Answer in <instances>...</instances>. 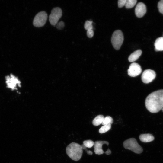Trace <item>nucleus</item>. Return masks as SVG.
<instances>
[{"mask_svg": "<svg viewBox=\"0 0 163 163\" xmlns=\"http://www.w3.org/2000/svg\"><path fill=\"white\" fill-rule=\"evenodd\" d=\"M145 105L150 112L156 113L163 108V89L155 91L147 97Z\"/></svg>", "mask_w": 163, "mask_h": 163, "instance_id": "nucleus-1", "label": "nucleus"}, {"mask_svg": "<svg viewBox=\"0 0 163 163\" xmlns=\"http://www.w3.org/2000/svg\"><path fill=\"white\" fill-rule=\"evenodd\" d=\"M66 152L67 155L72 159L76 161L81 158L83 153V149L81 145L73 142L67 146Z\"/></svg>", "mask_w": 163, "mask_h": 163, "instance_id": "nucleus-2", "label": "nucleus"}, {"mask_svg": "<svg viewBox=\"0 0 163 163\" xmlns=\"http://www.w3.org/2000/svg\"><path fill=\"white\" fill-rule=\"evenodd\" d=\"M123 146L125 149L130 150L137 154H140L143 151L142 148L134 138H129L124 141Z\"/></svg>", "mask_w": 163, "mask_h": 163, "instance_id": "nucleus-3", "label": "nucleus"}, {"mask_svg": "<svg viewBox=\"0 0 163 163\" xmlns=\"http://www.w3.org/2000/svg\"><path fill=\"white\" fill-rule=\"evenodd\" d=\"M123 40V35L121 31L117 30L113 33L111 38V42L113 47L116 50H119L120 48Z\"/></svg>", "mask_w": 163, "mask_h": 163, "instance_id": "nucleus-4", "label": "nucleus"}, {"mask_svg": "<svg viewBox=\"0 0 163 163\" xmlns=\"http://www.w3.org/2000/svg\"><path fill=\"white\" fill-rule=\"evenodd\" d=\"M5 78L7 87L11 89L12 90H17V86L18 87H21L20 81L17 77L12 74L6 76Z\"/></svg>", "mask_w": 163, "mask_h": 163, "instance_id": "nucleus-5", "label": "nucleus"}, {"mask_svg": "<svg viewBox=\"0 0 163 163\" xmlns=\"http://www.w3.org/2000/svg\"><path fill=\"white\" fill-rule=\"evenodd\" d=\"M47 18L46 13L41 11L36 14L33 21V24L35 27H40L43 26L46 23Z\"/></svg>", "mask_w": 163, "mask_h": 163, "instance_id": "nucleus-6", "label": "nucleus"}, {"mask_svg": "<svg viewBox=\"0 0 163 163\" xmlns=\"http://www.w3.org/2000/svg\"><path fill=\"white\" fill-rule=\"evenodd\" d=\"M62 14V10L60 8L55 7L53 8L49 17V21L51 24L53 25L56 24Z\"/></svg>", "mask_w": 163, "mask_h": 163, "instance_id": "nucleus-7", "label": "nucleus"}, {"mask_svg": "<svg viewBox=\"0 0 163 163\" xmlns=\"http://www.w3.org/2000/svg\"><path fill=\"white\" fill-rule=\"evenodd\" d=\"M156 76V73L154 70L150 69H146L142 74V80L144 83H149L155 78Z\"/></svg>", "mask_w": 163, "mask_h": 163, "instance_id": "nucleus-8", "label": "nucleus"}, {"mask_svg": "<svg viewBox=\"0 0 163 163\" xmlns=\"http://www.w3.org/2000/svg\"><path fill=\"white\" fill-rule=\"evenodd\" d=\"M142 72L140 66L137 63L133 62L129 66L128 70V75L132 77H135L139 75Z\"/></svg>", "mask_w": 163, "mask_h": 163, "instance_id": "nucleus-9", "label": "nucleus"}, {"mask_svg": "<svg viewBox=\"0 0 163 163\" xmlns=\"http://www.w3.org/2000/svg\"><path fill=\"white\" fill-rule=\"evenodd\" d=\"M135 11V14L137 17L138 18L142 17L146 12L145 5L142 2L138 3L136 7Z\"/></svg>", "mask_w": 163, "mask_h": 163, "instance_id": "nucleus-10", "label": "nucleus"}, {"mask_svg": "<svg viewBox=\"0 0 163 163\" xmlns=\"http://www.w3.org/2000/svg\"><path fill=\"white\" fill-rule=\"evenodd\" d=\"M104 144L108 145L109 142L105 141H97L94 142V151L95 154L100 155L105 153L102 149V145Z\"/></svg>", "mask_w": 163, "mask_h": 163, "instance_id": "nucleus-11", "label": "nucleus"}, {"mask_svg": "<svg viewBox=\"0 0 163 163\" xmlns=\"http://www.w3.org/2000/svg\"><path fill=\"white\" fill-rule=\"evenodd\" d=\"M139 139L143 142H148L153 141L154 139V137L150 134H143L139 136Z\"/></svg>", "mask_w": 163, "mask_h": 163, "instance_id": "nucleus-12", "label": "nucleus"}, {"mask_svg": "<svg viewBox=\"0 0 163 163\" xmlns=\"http://www.w3.org/2000/svg\"><path fill=\"white\" fill-rule=\"evenodd\" d=\"M142 53L141 50H138L132 53L129 56L128 60L129 62H132L136 61L138 59Z\"/></svg>", "mask_w": 163, "mask_h": 163, "instance_id": "nucleus-13", "label": "nucleus"}, {"mask_svg": "<svg viewBox=\"0 0 163 163\" xmlns=\"http://www.w3.org/2000/svg\"><path fill=\"white\" fill-rule=\"evenodd\" d=\"M155 50L156 51H163V37L157 38L154 43Z\"/></svg>", "mask_w": 163, "mask_h": 163, "instance_id": "nucleus-14", "label": "nucleus"}, {"mask_svg": "<svg viewBox=\"0 0 163 163\" xmlns=\"http://www.w3.org/2000/svg\"><path fill=\"white\" fill-rule=\"evenodd\" d=\"M104 117L103 115H99L97 116L92 121L93 124L95 126H98L101 124Z\"/></svg>", "mask_w": 163, "mask_h": 163, "instance_id": "nucleus-15", "label": "nucleus"}, {"mask_svg": "<svg viewBox=\"0 0 163 163\" xmlns=\"http://www.w3.org/2000/svg\"><path fill=\"white\" fill-rule=\"evenodd\" d=\"M111 128V124L104 125L99 129V132L101 134L104 133L109 130Z\"/></svg>", "mask_w": 163, "mask_h": 163, "instance_id": "nucleus-16", "label": "nucleus"}, {"mask_svg": "<svg viewBox=\"0 0 163 163\" xmlns=\"http://www.w3.org/2000/svg\"><path fill=\"white\" fill-rule=\"evenodd\" d=\"M136 0H126L125 7L127 8H130L133 7L137 2Z\"/></svg>", "mask_w": 163, "mask_h": 163, "instance_id": "nucleus-17", "label": "nucleus"}, {"mask_svg": "<svg viewBox=\"0 0 163 163\" xmlns=\"http://www.w3.org/2000/svg\"><path fill=\"white\" fill-rule=\"evenodd\" d=\"M113 122V120L112 117L110 116H107L104 118V119L101 123L103 125L108 124H111Z\"/></svg>", "mask_w": 163, "mask_h": 163, "instance_id": "nucleus-18", "label": "nucleus"}, {"mask_svg": "<svg viewBox=\"0 0 163 163\" xmlns=\"http://www.w3.org/2000/svg\"><path fill=\"white\" fill-rule=\"evenodd\" d=\"M92 21H86L84 24V28L85 29L88 30L92 29L93 28L92 25Z\"/></svg>", "mask_w": 163, "mask_h": 163, "instance_id": "nucleus-19", "label": "nucleus"}, {"mask_svg": "<svg viewBox=\"0 0 163 163\" xmlns=\"http://www.w3.org/2000/svg\"><path fill=\"white\" fill-rule=\"evenodd\" d=\"M94 142L91 140H88L84 141L83 144L87 148H91L94 145Z\"/></svg>", "mask_w": 163, "mask_h": 163, "instance_id": "nucleus-20", "label": "nucleus"}, {"mask_svg": "<svg viewBox=\"0 0 163 163\" xmlns=\"http://www.w3.org/2000/svg\"><path fill=\"white\" fill-rule=\"evenodd\" d=\"M158 7L159 12L163 14V0H161L158 2Z\"/></svg>", "mask_w": 163, "mask_h": 163, "instance_id": "nucleus-21", "label": "nucleus"}, {"mask_svg": "<svg viewBox=\"0 0 163 163\" xmlns=\"http://www.w3.org/2000/svg\"><path fill=\"white\" fill-rule=\"evenodd\" d=\"M126 0H119L118 1V6L122 8L125 5Z\"/></svg>", "mask_w": 163, "mask_h": 163, "instance_id": "nucleus-22", "label": "nucleus"}, {"mask_svg": "<svg viewBox=\"0 0 163 163\" xmlns=\"http://www.w3.org/2000/svg\"><path fill=\"white\" fill-rule=\"evenodd\" d=\"M64 26V23L63 21H61L59 22L56 25L57 29L59 30L62 29Z\"/></svg>", "mask_w": 163, "mask_h": 163, "instance_id": "nucleus-23", "label": "nucleus"}, {"mask_svg": "<svg viewBox=\"0 0 163 163\" xmlns=\"http://www.w3.org/2000/svg\"><path fill=\"white\" fill-rule=\"evenodd\" d=\"M94 34V32L92 29L87 30V36L89 38L92 37Z\"/></svg>", "mask_w": 163, "mask_h": 163, "instance_id": "nucleus-24", "label": "nucleus"}, {"mask_svg": "<svg viewBox=\"0 0 163 163\" xmlns=\"http://www.w3.org/2000/svg\"><path fill=\"white\" fill-rule=\"evenodd\" d=\"M111 150L109 149H108L107 151L105 152V153L106 155H109L111 153Z\"/></svg>", "mask_w": 163, "mask_h": 163, "instance_id": "nucleus-25", "label": "nucleus"}, {"mask_svg": "<svg viewBox=\"0 0 163 163\" xmlns=\"http://www.w3.org/2000/svg\"><path fill=\"white\" fill-rule=\"evenodd\" d=\"M87 152L88 155H92L93 154L92 152L91 151H87Z\"/></svg>", "mask_w": 163, "mask_h": 163, "instance_id": "nucleus-26", "label": "nucleus"}, {"mask_svg": "<svg viewBox=\"0 0 163 163\" xmlns=\"http://www.w3.org/2000/svg\"><path fill=\"white\" fill-rule=\"evenodd\" d=\"M82 147V149H86L87 148L83 144L81 145Z\"/></svg>", "mask_w": 163, "mask_h": 163, "instance_id": "nucleus-27", "label": "nucleus"}, {"mask_svg": "<svg viewBox=\"0 0 163 163\" xmlns=\"http://www.w3.org/2000/svg\"></svg>", "mask_w": 163, "mask_h": 163, "instance_id": "nucleus-28", "label": "nucleus"}]
</instances>
